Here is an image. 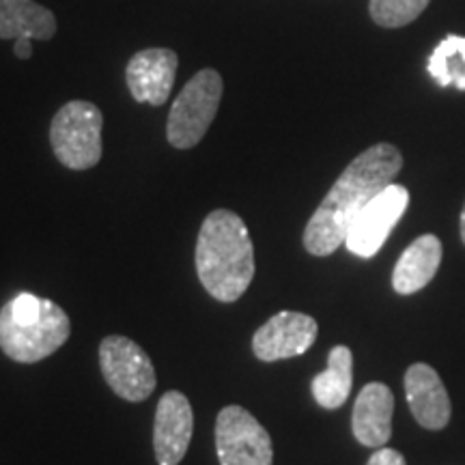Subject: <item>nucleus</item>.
<instances>
[{"label":"nucleus","instance_id":"obj_17","mask_svg":"<svg viewBox=\"0 0 465 465\" xmlns=\"http://www.w3.org/2000/svg\"><path fill=\"white\" fill-rule=\"evenodd\" d=\"M429 75L440 86L465 91V37L449 35L429 58Z\"/></svg>","mask_w":465,"mask_h":465},{"label":"nucleus","instance_id":"obj_3","mask_svg":"<svg viewBox=\"0 0 465 465\" xmlns=\"http://www.w3.org/2000/svg\"><path fill=\"white\" fill-rule=\"evenodd\" d=\"M69 334L67 312L48 298L17 293L0 308V349L14 362H42L65 345Z\"/></svg>","mask_w":465,"mask_h":465},{"label":"nucleus","instance_id":"obj_13","mask_svg":"<svg viewBox=\"0 0 465 465\" xmlns=\"http://www.w3.org/2000/svg\"><path fill=\"white\" fill-rule=\"evenodd\" d=\"M394 394L386 383H366L353 405L351 429L356 440L369 449H381L392 435Z\"/></svg>","mask_w":465,"mask_h":465},{"label":"nucleus","instance_id":"obj_21","mask_svg":"<svg viewBox=\"0 0 465 465\" xmlns=\"http://www.w3.org/2000/svg\"><path fill=\"white\" fill-rule=\"evenodd\" d=\"M461 240L465 243V205H463V212H461Z\"/></svg>","mask_w":465,"mask_h":465},{"label":"nucleus","instance_id":"obj_9","mask_svg":"<svg viewBox=\"0 0 465 465\" xmlns=\"http://www.w3.org/2000/svg\"><path fill=\"white\" fill-rule=\"evenodd\" d=\"M319 325L311 315L282 311L261 325L252 336V351L261 362H276L306 353L317 341Z\"/></svg>","mask_w":465,"mask_h":465},{"label":"nucleus","instance_id":"obj_15","mask_svg":"<svg viewBox=\"0 0 465 465\" xmlns=\"http://www.w3.org/2000/svg\"><path fill=\"white\" fill-rule=\"evenodd\" d=\"M56 35V17L35 0H0V39H39Z\"/></svg>","mask_w":465,"mask_h":465},{"label":"nucleus","instance_id":"obj_20","mask_svg":"<svg viewBox=\"0 0 465 465\" xmlns=\"http://www.w3.org/2000/svg\"><path fill=\"white\" fill-rule=\"evenodd\" d=\"M33 39H28V37H17L15 39V45H14V50H15V56L17 58H31V54H33Z\"/></svg>","mask_w":465,"mask_h":465},{"label":"nucleus","instance_id":"obj_1","mask_svg":"<svg viewBox=\"0 0 465 465\" xmlns=\"http://www.w3.org/2000/svg\"><path fill=\"white\" fill-rule=\"evenodd\" d=\"M403 168V155L391 143H377L349 164L332 190L325 194L322 205L312 213L304 229V248L315 257H328L345 246L347 232L353 220L391 185Z\"/></svg>","mask_w":465,"mask_h":465},{"label":"nucleus","instance_id":"obj_19","mask_svg":"<svg viewBox=\"0 0 465 465\" xmlns=\"http://www.w3.org/2000/svg\"><path fill=\"white\" fill-rule=\"evenodd\" d=\"M366 465H407V463H405V457L401 455L399 450L381 446V449H375V452L371 455Z\"/></svg>","mask_w":465,"mask_h":465},{"label":"nucleus","instance_id":"obj_5","mask_svg":"<svg viewBox=\"0 0 465 465\" xmlns=\"http://www.w3.org/2000/svg\"><path fill=\"white\" fill-rule=\"evenodd\" d=\"M223 91V75L216 69H201L192 75L168 114L166 136L174 149H192L203 141L216 119Z\"/></svg>","mask_w":465,"mask_h":465},{"label":"nucleus","instance_id":"obj_18","mask_svg":"<svg viewBox=\"0 0 465 465\" xmlns=\"http://www.w3.org/2000/svg\"><path fill=\"white\" fill-rule=\"evenodd\" d=\"M431 0H371L369 11L375 25L383 28H401L414 22Z\"/></svg>","mask_w":465,"mask_h":465},{"label":"nucleus","instance_id":"obj_12","mask_svg":"<svg viewBox=\"0 0 465 465\" xmlns=\"http://www.w3.org/2000/svg\"><path fill=\"white\" fill-rule=\"evenodd\" d=\"M405 397L416 422L440 431L450 420V397L433 366L416 362L405 373Z\"/></svg>","mask_w":465,"mask_h":465},{"label":"nucleus","instance_id":"obj_7","mask_svg":"<svg viewBox=\"0 0 465 465\" xmlns=\"http://www.w3.org/2000/svg\"><path fill=\"white\" fill-rule=\"evenodd\" d=\"M220 465H272L274 446L267 429L242 405H226L216 418Z\"/></svg>","mask_w":465,"mask_h":465},{"label":"nucleus","instance_id":"obj_16","mask_svg":"<svg viewBox=\"0 0 465 465\" xmlns=\"http://www.w3.org/2000/svg\"><path fill=\"white\" fill-rule=\"evenodd\" d=\"M353 386V356L351 349L336 345L328 356V369L319 373L311 383L312 397L325 410H339L351 394Z\"/></svg>","mask_w":465,"mask_h":465},{"label":"nucleus","instance_id":"obj_11","mask_svg":"<svg viewBox=\"0 0 465 465\" xmlns=\"http://www.w3.org/2000/svg\"><path fill=\"white\" fill-rule=\"evenodd\" d=\"M179 58L168 48H147L136 52L125 69L127 89L138 104L162 106L171 97Z\"/></svg>","mask_w":465,"mask_h":465},{"label":"nucleus","instance_id":"obj_8","mask_svg":"<svg viewBox=\"0 0 465 465\" xmlns=\"http://www.w3.org/2000/svg\"><path fill=\"white\" fill-rule=\"evenodd\" d=\"M407 205H410V192L405 185L394 182L386 185L375 199L366 203V207L353 220L345 240L349 252L362 259L375 257L405 213Z\"/></svg>","mask_w":465,"mask_h":465},{"label":"nucleus","instance_id":"obj_10","mask_svg":"<svg viewBox=\"0 0 465 465\" xmlns=\"http://www.w3.org/2000/svg\"><path fill=\"white\" fill-rule=\"evenodd\" d=\"M194 433V411L188 397L179 391L160 399L153 422V450L158 465H179L190 449Z\"/></svg>","mask_w":465,"mask_h":465},{"label":"nucleus","instance_id":"obj_4","mask_svg":"<svg viewBox=\"0 0 465 465\" xmlns=\"http://www.w3.org/2000/svg\"><path fill=\"white\" fill-rule=\"evenodd\" d=\"M100 108L91 102H69L54 114L50 125V144L56 160L72 171H89L102 160Z\"/></svg>","mask_w":465,"mask_h":465},{"label":"nucleus","instance_id":"obj_2","mask_svg":"<svg viewBox=\"0 0 465 465\" xmlns=\"http://www.w3.org/2000/svg\"><path fill=\"white\" fill-rule=\"evenodd\" d=\"M196 276L212 298L237 302L254 278V246L248 226L235 212L216 209L205 218L196 240Z\"/></svg>","mask_w":465,"mask_h":465},{"label":"nucleus","instance_id":"obj_6","mask_svg":"<svg viewBox=\"0 0 465 465\" xmlns=\"http://www.w3.org/2000/svg\"><path fill=\"white\" fill-rule=\"evenodd\" d=\"M102 375L114 394L121 399L141 403L155 391V369L144 349L132 339L110 334L100 345Z\"/></svg>","mask_w":465,"mask_h":465},{"label":"nucleus","instance_id":"obj_14","mask_svg":"<svg viewBox=\"0 0 465 465\" xmlns=\"http://www.w3.org/2000/svg\"><path fill=\"white\" fill-rule=\"evenodd\" d=\"M441 263V242L427 232L403 250L392 272V287L399 295H411L427 287Z\"/></svg>","mask_w":465,"mask_h":465}]
</instances>
